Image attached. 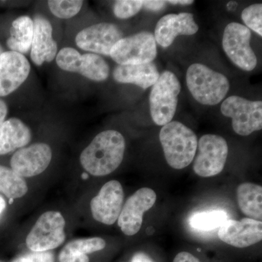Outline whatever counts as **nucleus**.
I'll return each instance as SVG.
<instances>
[{
    "label": "nucleus",
    "mask_w": 262,
    "mask_h": 262,
    "mask_svg": "<svg viewBox=\"0 0 262 262\" xmlns=\"http://www.w3.org/2000/svg\"><path fill=\"white\" fill-rule=\"evenodd\" d=\"M125 151V138L120 132L103 131L82 151L80 163L91 175L103 177L113 173L120 166Z\"/></svg>",
    "instance_id": "1"
},
{
    "label": "nucleus",
    "mask_w": 262,
    "mask_h": 262,
    "mask_svg": "<svg viewBox=\"0 0 262 262\" xmlns=\"http://www.w3.org/2000/svg\"><path fill=\"white\" fill-rule=\"evenodd\" d=\"M159 139L165 160L171 168L180 170L192 163L198 141L189 127L180 122H170L162 127Z\"/></svg>",
    "instance_id": "2"
},
{
    "label": "nucleus",
    "mask_w": 262,
    "mask_h": 262,
    "mask_svg": "<svg viewBox=\"0 0 262 262\" xmlns=\"http://www.w3.org/2000/svg\"><path fill=\"white\" fill-rule=\"evenodd\" d=\"M189 92L198 102L214 106L223 101L230 84L225 75L202 63L189 66L186 75Z\"/></svg>",
    "instance_id": "3"
},
{
    "label": "nucleus",
    "mask_w": 262,
    "mask_h": 262,
    "mask_svg": "<svg viewBox=\"0 0 262 262\" xmlns=\"http://www.w3.org/2000/svg\"><path fill=\"white\" fill-rule=\"evenodd\" d=\"M151 87L149 94L151 119L156 125L163 126L172 121L177 113L182 86L175 74L165 71Z\"/></svg>",
    "instance_id": "4"
},
{
    "label": "nucleus",
    "mask_w": 262,
    "mask_h": 262,
    "mask_svg": "<svg viewBox=\"0 0 262 262\" xmlns=\"http://www.w3.org/2000/svg\"><path fill=\"white\" fill-rule=\"evenodd\" d=\"M224 116L232 119V128L239 136H248L262 128V102L238 96L226 98L221 106Z\"/></svg>",
    "instance_id": "5"
},
{
    "label": "nucleus",
    "mask_w": 262,
    "mask_h": 262,
    "mask_svg": "<svg viewBox=\"0 0 262 262\" xmlns=\"http://www.w3.org/2000/svg\"><path fill=\"white\" fill-rule=\"evenodd\" d=\"M157 54L154 34L141 32L122 37L112 48L110 56L118 65H134L152 62Z\"/></svg>",
    "instance_id": "6"
},
{
    "label": "nucleus",
    "mask_w": 262,
    "mask_h": 262,
    "mask_svg": "<svg viewBox=\"0 0 262 262\" xmlns=\"http://www.w3.org/2000/svg\"><path fill=\"white\" fill-rule=\"evenodd\" d=\"M56 60L61 70L80 74L95 82L106 80L110 75L108 63L95 53L81 54L75 48H63L57 53Z\"/></svg>",
    "instance_id": "7"
},
{
    "label": "nucleus",
    "mask_w": 262,
    "mask_h": 262,
    "mask_svg": "<svg viewBox=\"0 0 262 262\" xmlns=\"http://www.w3.org/2000/svg\"><path fill=\"white\" fill-rule=\"evenodd\" d=\"M251 32L246 26L232 22L225 27L222 46L231 61L241 70L251 72L257 65V58L251 47Z\"/></svg>",
    "instance_id": "8"
},
{
    "label": "nucleus",
    "mask_w": 262,
    "mask_h": 262,
    "mask_svg": "<svg viewBox=\"0 0 262 262\" xmlns=\"http://www.w3.org/2000/svg\"><path fill=\"white\" fill-rule=\"evenodd\" d=\"M196 149L198 154L193 160V170L196 175L214 177L223 170L229 152L228 144L223 137L214 134L203 136Z\"/></svg>",
    "instance_id": "9"
},
{
    "label": "nucleus",
    "mask_w": 262,
    "mask_h": 262,
    "mask_svg": "<svg viewBox=\"0 0 262 262\" xmlns=\"http://www.w3.org/2000/svg\"><path fill=\"white\" fill-rule=\"evenodd\" d=\"M64 227V218L59 212L43 213L27 236V247L33 252H43L58 247L65 239Z\"/></svg>",
    "instance_id": "10"
},
{
    "label": "nucleus",
    "mask_w": 262,
    "mask_h": 262,
    "mask_svg": "<svg viewBox=\"0 0 262 262\" xmlns=\"http://www.w3.org/2000/svg\"><path fill=\"white\" fill-rule=\"evenodd\" d=\"M122 38V33L116 25L100 23L82 29L75 38L77 46L83 51L110 56L112 48Z\"/></svg>",
    "instance_id": "11"
},
{
    "label": "nucleus",
    "mask_w": 262,
    "mask_h": 262,
    "mask_svg": "<svg viewBox=\"0 0 262 262\" xmlns=\"http://www.w3.org/2000/svg\"><path fill=\"white\" fill-rule=\"evenodd\" d=\"M156 193L149 188H141L127 200L118 218V226L127 236L134 235L140 230L143 216L154 206Z\"/></svg>",
    "instance_id": "12"
},
{
    "label": "nucleus",
    "mask_w": 262,
    "mask_h": 262,
    "mask_svg": "<svg viewBox=\"0 0 262 262\" xmlns=\"http://www.w3.org/2000/svg\"><path fill=\"white\" fill-rule=\"evenodd\" d=\"M123 201L124 192L121 184L116 180L106 183L91 202L93 217L104 225H113L118 220Z\"/></svg>",
    "instance_id": "13"
},
{
    "label": "nucleus",
    "mask_w": 262,
    "mask_h": 262,
    "mask_svg": "<svg viewBox=\"0 0 262 262\" xmlns=\"http://www.w3.org/2000/svg\"><path fill=\"white\" fill-rule=\"evenodd\" d=\"M51 146L45 143H37L18 150L12 157L10 166L19 177H35L43 173L52 160Z\"/></svg>",
    "instance_id": "14"
},
{
    "label": "nucleus",
    "mask_w": 262,
    "mask_h": 262,
    "mask_svg": "<svg viewBox=\"0 0 262 262\" xmlns=\"http://www.w3.org/2000/svg\"><path fill=\"white\" fill-rule=\"evenodd\" d=\"M218 235L221 241L234 247H249L261 241L262 222L249 218L227 220L220 227Z\"/></svg>",
    "instance_id": "15"
},
{
    "label": "nucleus",
    "mask_w": 262,
    "mask_h": 262,
    "mask_svg": "<svg viewBox=\"0 0 262 262\" xmlns=\"http://www.w3.org/2000/svg\"><path fill=\"white\" fill-rule=\"evenodd\" d=\"M31 66L24 55L6 51L0 57V96L14 92L28 78Z\"/></svg>",
    "instance_id": "16"
},
{
    "label": "nucleus",
    "mask_w": 262,
    "mask_h": 262,
    "mask_svg": "<svg viewBox=\"0 0 262 262\" xmlns=\"http://www.w3.org/2000/svg\"><path fill=\"white\" fill-rule=\"evenodd\" d=\"M199 30L192 13L164 15L158 20L155 30V39L161 47L168 48L179 35H193Z\"/></svg>",
    "instance_id": "17"
},
{
    "label": "nucleus",
    "mask_w": 262,
    "mask_h": 262,
    "mask_svg": "<svg viewBox=\"0 0 262 262\" xmlns=\"http://www.w3.org/2000/svg\"><path fill=\"white\" fill-rule=\"evenodd\" d=\"M34 32L31 58L34 64L42 66L45 62L53 61L58 53V45L53 38V27L49 20L40 15L33 20Z\"/></svg>",
    "instance_id": "18"
},
{
    "label": "nucleus",
    "mask_w": 262,
    "mask_h": 262,
    "mask_svg": "<svg viewBox=\"0 0 262 262\" xmlns=\"http://www.w3.org/2000/svg\"><path fill=\"white\" fill-rule=\"evenodd\" d=\"M160 73L152 62L141 64L118 65L113 77L119 83L133 84L143 89L151 87L158 81Z\"/></svg>",
    "instance_id": "19"
},
{
    "label": "nucleus",
    "mask_w": 262,
    "mask_h": 262,
    "mask_svg": "<svg viewBox=\"0 0 262 262\" xmlns=\"http://www.w3.org/2000/svg\"><path fill=\"white\" fill-rule=\"evenodd\" d=\"M32 140V132L20 119L10 118L0 125V155L23 148Z\"/></svg>",
    "instance_id": "20"
},
{
    "label": "nucleus",
    "mask_w": 262,
    "mask_h": 262,
    "mask_svg": "<svg viewBox=\"0 0 262 262\" xmlns=\"http://www.w3.org/2000/svg\"><path fill=\"white\" fill-rule=\"evenodd\" d=\"M239 209L251 220L261 222L262 187L253 183H243L237 188Z\"/></svg>",
    "instance_id": "21"
},
{
    "label": "nucleus",
    "mask_w": 262,
    "mask_h": 262,
    "mask_svg": "<svg viewBox=\"0 0 262 262\" xmlns=\"http://www.w3.org/2000/svg\"><path fill=\"white\" fill-rule=\"evenodd\" d=\"M34 23L27 15H22L13 20L10 28V37L7 40L11 51L24 55L32 47Z\"/></svg>",
    "instance_id": "22"
},
{
    "label": "nucleus",
    "mask_w": 262,
    "mask_h": 262,
    "mask_svg": "<svg viewBox=\"0 0 262 262\" xmlns=\"http://www.w3.org/2000/svg\"><path fill=\"white\" fill-rule=\"evenodd\" d=\"M0 192L10 199H16L28 192L27 182L12 169L0 165Z\"/></svg>",
    "instance_id": "23"
},
{
    "label": "nucleus",
    "mask_w": 262,
    "mask_h": 262,
    "mask_svg": "<svg viewBox=\"0 0 262 262\" xmlns=\"http://www.w3.org/2000/svg\"><path fill=\"white\" fill-rule=\"evenodd\" d=\"M227 220V213L223 211L201 212L190 217L189 225L196 230L210 231L219 228Z\"/></svg>",
    "instance_id": "24"
},
{
    "label": "nucleus",
    "mask_w": 262,
    "mask_h": 262,
    "mask_svg": "<svg viewBox=\"0 0 262 262\" xmlns=\"http://www.w3.org/2000/svg\"><path fill=\"white\" fill-rule=\"evenodd\" d=\"M106 246V242L101 237L78 239L69 243L63 251L75 255H87L89 253L101 251Z\"/></svg>",
    "instance_id": "25"
},
{
    "label": "nucleus",
    "mask_w": 262,
    "mask_h": 262,
    "mask_svg": "<svg viewBox=\"0 0 262 262\" xmlns=\"http://www.w3.org/2000/svg\"><path fill=\"white\" fill-rule=\"evenodd\" d=\"M52 14L58 18L69 19L75 16L80 11L82 0H51L48 3Z\"/></svg>",
    "instance_id": "26"
},
{
    "label": "nucleus",
    "mask_w": 262,
    "mask_h": 262,
    "mask_svg": "<svg viewBox=\"0 0 262 262\" xmlns=\"http://www.w3.org/2000/svg\"><path fill=\"white\" fill-rule=\"evenodd\" d=\"M241 18L246 27L262 37V4L256 3L243 10Z\"/></svg>",
    "instance_id": "27"
},
{
    "label": "nucleus",
    "mask_w": 262,
    "mask_h": 262,
    "mask_svg": "<svg viewBox=\"0 0 262 262\" xmlns=\"http://www.w3.org/2000/svg\"><path fill=\"white\" fill-rule=\"evenodd\" d=\"M143 8L142 0H119L114 4V14L120 19L130 18Z\"/></svg>",
    "instance_id": "28"
},
{
    "label": "nucleus",
    "mask_w": 262,
    "mask_h": 262,
    "mask_svg": "<svg viewBox=\"0 0 262 262\" xmlns=\"http://www.w3.org/2000/svg\"><path fill=\"white\" fill-rule=\"evenodd\" d=\"M60 262H89V258L87 255L72 254L62 251L59 254Z\"/></svg>",
    "instance_id": "29"
},
{
    "label": "nucleus",
    "mask_w": 262,
    "mask_h": 262,
    "mask_svg": "<svg viewBox=\"0 0 262 262\" xmlns=\"http://www.w3.org/2000/svg\"><path fill=\"white\" fill-rule=\"evenodd\" d=\"M29 262H54L53 253L50 251L29 253Z\"/></svg>",
    "instance_id": "30"
},
{
    "label": "nucleus",
    "mask_w": 262,
    "mask_h": 262,
    "mask_svg": "<svg viewBox=\"0 0 262 262\" xmlns=\"http://www.w3.org/2000/svg\"><path fill=\"white\" fill-rule=\"evenodd\" d=\"M167 1H160V0H145L143 1V7L146 10L151 11H160L165 8Z\"/></svg>",
    "instance_id": "31"
},
{
    "label": "nucleus",
    "mask_w": 262,
    "mask_h": 262,
    "mask_svg": "<svg viewBox=\"0 0 262 262\" xmlns=\"http://www.w3.org/2000/svg\"><path fill=\"white\" fill-rule=\"evenodd\" d=\"M173 262H201L196 258L195 256H193L192 253L185 252H180L174 258Z\"/></svg>",
    "instance_id": "32"
},
{
    "label": "nucleus",
    "mask_w": 262,
    "mask_h": 262,
    "mask_svg": "<svg viewBox=\"0 0 262 262\" xmlns=\"http://www.w3.org/2000/svg\"><path fill=\"white\" fill-rule=\"evenodd\" d=\"M8 112V106L6 103L3 100H0V125L5 121Z\"/></svg>",
    "instance_id": "33"
},
{
    "label": "nucleus",
    "mask_w": 262,
    "mask_h": 262,
    "mask_svg": "<svg viewBox=\"0 0 262 262\" xmlns=\"http://www.w3.org/2000/svg\"><path fill=\"white\" fill-rule=\"evenodd\" d=\"M131 262H153L144 253H136Z\"/></svg>",
    "instance_id": "34"
},
{
    "label": "nucleus",
    "mask_w": 262,
    "mask_h": 262,
    "mask_svg": "<svg viewBox=\"0 0 262 262\" xmlns=\"http://www.w3.org/2000/svg\"><path fill=\"white\" fill-rule=\"evenodd\" d=\"M194 1H190V0H170V1H167V3H170L172 5H189L194 3Z\"/></svg>",
    "instance_id": "35"
},
{
    "label": "nucleus",
    "mask_w": 262,
    "mask_h": 262,
    "mask_svg": "<svg viewBox=\"0 0 262 262\" xmlns=\"http://www.w3.org/2000/svg\"><path fill=\"white\" fill-rule=\"evenodd\" d=\"M12 262H29V253L23 255V256H18V258H15Z\"/></svg>",
    "instance_id": "36"
},
{
    "label": "nucleus",
    "mask_w": 262,
    "mask_h": 262,
    "mask_svg": "<svg viewBox=\"0 0 262 262\" xmlns=\"http://www.w3.org/2000/svg\"><path fill=\"white\" fill-rule=\"evenodd\" d=\"M5 207H6V203H5L4 198L0 196V215L4 211Z\"/></svg>",
    "instance_id": "37"
},
{
    "label": "nucleus",
    "mask_w": 262,
    "mask_h": 262,
    "mask_svg": "<svg viewBox=\"0 0 262 262\" xmlns=\"http://www.w3.org/2000/svg\"><path fill=\"white\" fill-rule=\"evenodd\" d=\"M82 179H88V177H89V175H88L87 173H83L82 175Z\"/></svg>",
    "instance_id": "38"
},
{
    "label": "nucleus",
    "mask_w": 262,
    "mask_h": 262,
    "mask_svg": "<svg viewBox=\"0 0 262 262\" xmlns=\"http://www.w3.org/2000/svg\"><path fill=\"white\" fill-rule=\"evenodd\" d=\"M4 51H3V48H2V46H0V57H1L2 54H3V53H4Z\"/></svg>",
    "instance_id": "39"
},
{
    "label": "nucleus",
    "mask_w": 262,
    "mask_h": 262,
    "mask_svg": "<svg viewBox=\"0 0 262 262\" xmlns=\"http://www.w3.org/2000/svg\"><path fill=\"white\" fill-rule=\"evenodd\" d=\"M0 262H2V261H0Z\"/></svg>",
    "instance_id": "40"
}]
</instances>
